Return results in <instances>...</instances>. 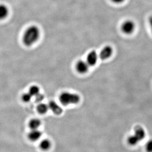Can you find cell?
<instances>
[{
    "mask_svg": "<svg viewBox=\"0 0 152 152\" xmlns=\"http://www.w3.org/2000/svg\"><path fill=\"white\" fill-rule=\"evenodd\" d=\"M32 97V96L28 92V93L23 94V95L22 96V99L23 100V102H28L31 101Z\"/></svg>",
    "mask_w": 152,
    "mask_h": 152,
    "instance_id": "2e32d148",
    "label": "cell"
},
{
    "mask_svg": "<svg viewBox=\"0 0 152 152\" xmlns=\"http://www.w3.org/2000/svg\"><path fill=\"white\" fill-rule=\"evenodd\" d=\"M145 149L147 152H152V139L150 140L147 142L145 146Z\"/></svg>",
    "mask_w": 152,
    "mask_h": 152,
    "instance_id": "e0dca14e",
    "label": "cell"
},
{
    "mask_svg": "<svg viewBox=\"0 0 152 152\" xmlns=\"http://www.w3.org/2000/svg\"><path fill=\"white\" fill-rule=\"evenodd\" d=\"M40 30L37 26L34 25L30 26L23 34L22 38L23 43L26 46H31L37 42L40 37Z\"/></svg>",
    "mask_w": 152,
    "mask_h": 152,
    "instance_id": "6da1fadb",
    "label": "cell"
},
{
    "mask_svg": "<svg viewBox=\"0 0 152 152\" xmlns=\"http://www.w3.org/2000/svg\"><path fill=\"white\" fill-rule=\"evenodd\" d=\"M9 13L8 7L4 4H0V20L6 18L8 16Z\"/></svg>",
    "mask_w": 152,
    "mask_h": 152,
    "instance_id": "30bf717a",
    "label": "cell"
},
{
    "mask_svg": "<svg viewBox=\"0 0 152 152\" xmlns=\"http://www.w3.org/2000/svg\"><path fill=\"white\" fill-rule=\"evenodd\" d=\"M113 53V49L110 45H107L101 51L99 55L100 58L102 60H105L109 59V58L112 56Z\"/></svg>",
    "mask_w": 152,
    "mask_h": 152,
    "instance_id": "277c9868",
    "label": "cell"
},
{
    "mask_svg": "<svg viewBox=\"0 0 152 152\" xmlns=\"http://www.w3.org/2000/svg\"><path fill=\"white\" fill-rule=\"evenodd\" d=\"M136 28L135 23L131 20H125L121 26L122 32L126 35H130L134 33Z\"/></svg>",
    "mask_w": 152,
    "mask_h": 152,
    "instance_id": "3957f363",
    "label": "cell"
},
{
    "mask_svg": "<svg viewBox=\"0 0 152 152\" xmlns=\"http://www.w3.org/2000/svg\"><path fill=\"white\" fill-rule=\"evenodd\" d=\"M98 55L95 51H92L88 54L86 58V62L89 66H93L97 62Z\"/></svg>",
    "mask_w": 152,
    "mask_h": 152,
    "instance_id": "52a82bcc",
    "label": "cell"
},
{
    "mask_svg": "<svg viewBox=\"0 0 152 152\" xmlns=\"http://www.w3.org/2000/svg\"><path fill=\"white\" fill-rule=\"evenodd\" d=\"M42 134V132L38 129H32V131L28 134V138L30 140L35 141L40 138Z\"/></svg>",
    "mask_w": 152,
    "mask_h": 152,
    "instance_id": "9c48e42d",
    "label": "cell"
},
{
    "mask_svg": "<svg viewBox=\"0 0 152 152\" xmlns=\"http://www.w3.org/2000/svg\"><path fill=\"white\" fill-rule=\"evenodd\" d=\"M127 141L128 144L131 146H135L139 142V141L138 140L137 138L134 136V134L128 136Z\"/></svg>",
    "mask_w": 152,
    "mask_h": 152,
    "instance_id": "9a60e30c",
    "label": "cell"
},
{
    "mask_svg": "<svg viewBox=\"0 0 152 152\" xmlns=\"http://www.w3.org/2000/svg\"><path fill=\"white\" fill-rule=\"evenodd\" d=\"M29 93L32 96H36V95L40 93V88L39 87L36 85L32 86L29 90Z\"/></svg>",
    "mask_w": 152,
    "mask_h": 152,
    "instance_id": "5bb4252c",
    "label": "cell"
},
{
    "mask_svg": "<svg viewBox=\"0 0 152 152\" xmlns=\"http://www.w3.org/2000/svg\"><path fill=\"white\" fill-rule=\"evenodd\" d=\"M112 2H113L115 4H120L122 3H123L125 1V0H111Z\"/></svg>",
    "mask_w": 152,
    "mask_h": 152,
    "instance_id": "ffe728a7",
    "label": "cell"
},
{
    "mask_svg": "<svg viewBox=\"0 0 152 152\" xmlns=\"http://www.w3.org/2000/svg\"><path fill=\"white\" fill-rule=\"evenodd\" d=\"M49 108L48 105L46 104L45 103H41L38 105L37 107V110L40 114H44L47 112L49 110Z\"/></svg>",
    "mask_w": 152,
    "mask_h": 152,
    "instance_id": "4fadbf2b",
    "label": "cell"
},
{
    "mask_svg": "<svg viewBox=\"0 0 152 152\" xmlns=\"http://www.w3.org/2000/svg\"><path fill=\"white\" fill-rule=\"evenodd\" d=\"M48 106L49 109H50L53 113L56 115H60L63 112L62 108L55 101H50L49 102Z\"/></svg>",
    "mask_w": 152,
    "mask_h": 152,
    "instance_id": "ba28073f",
    "label": "cell"
},
{
    "mask_svg": "<svg viewBox=\"0 0 152 152\" xmlns=\"http://www.w3.org/2000/svg\"><path fill=\"white\" fill-rule=\"evenodd\" d=\"M41 125V121L37 118L32 119L29 122V125L32 129H38Z\"/></svg>",
    "mask_w": 152,
    "mask_h": 152,
    "instance_id": "8fae6325",
    "label": "cell"
},
{
    "mask_svg": "<svg viewBox=\"0 0 152 152\" xmlns=\"http://www.w3.org/2000/svg\"><path fill=\"white\" fill-rule=\"evenodd\" d=\"M134 136L137 138L139 142L143 140L146 136V132L142 126H135L134 131Z\"/></svg>",
    "mask_w": 152,
    "mask_h": 152,
    "instance_id": "8992f818",
    "label": "cell"
},
{
    "mask_svg": "<svg viewBox=\"0 0 152 152\" xmlns=\"http://www.w3.org/2000/svg\"><path fill=\"white\" fill-rule=\"evenodd\" d=\"M148 23H149V25L150 27L151 32L152 33V15L149 17V18H148Z\"/></svg>",
    "mask_w": 152,
    "mask_h": 152,
    "instance_id": "d6986e66",
    "label": "cell"
},
{
    "mask_svg": "<svg viewBox=\"0 0 152 152\" xmlns=\"http://www.w3.org/2000/svg\"><path fill=\"white\" fill-rule=\"evenodd\" d=\"M89 66L86 61L80 60L78 61L76 64V69L79 73L83 74L88 72Z\"/></svg>",
    "mask_w": 152,
    "mask_h": 152,
    "instance_id": "5b68a950",
    "label": "cell"
},
{
    "mask_svg": "<svg viewBox=\"0 0 152 152\" xmlns=\"http://www.w3.org/2000/svg\"><path fill=\"white\" fill-rule=\"evenodd\" d=\"M59 101L64 105L73 104L79 103L80 97L77 94L64 92L61 94L59 97Z\"/></svg>",
    "mask_w": 152,
    "mask_h": 152,
    "instance_id": "7a4b0ae2",
    "label": "cell"
},
{
    "mask_svg": "<svg viewBox=\"0 0 152 152\" xmlns=\"http://www.w3.org/2000/svg\"><path fill=\"white\" fill-rule=\"evenodd\" d=\"M51 146H52L51 142L48 139H44L43 140H42L40 144L41 149L44 151H46L49 149Z\"/></svg>",
    "mask_w": 152,
    "mask_h": 152,
    "instance_id": "7c38bea8",
    "label": "cell"
},
{
    "mask_svg": "<svg viewBox=\"0 0 152 152\" xmlns=\"http://www.w3.org/2000/svg\"><path fill=\"white\" fill-rule=\"evenodd\" d=\"M45 99V96L42 94L39 93L35 96V101L37 102H41Z\"/></svg>",
    "mask_w": 152,
    "mask_h": 152,
    "instance_id": "ac0fdd59",
    "label": "cell"
}]
</instances>
